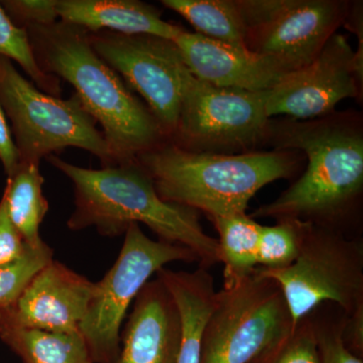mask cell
<instances>
[{
  "label": "cell",
  "mask_w": 363,
  "mask_h": 363,
  "mask_svg": "<svg viewBox=\"0 0 363 363\" xmlns=\"http://www.w3.org/2000/svg\"><path fill=\"white\" fill-rule=\"evenodd\" d=\"M279 150L304 152L303 175L252 218L300 219L350 238L363 193V133L358 118L269 121L267 140Z\"/></svg>",
  "instance_id": "obj_1"
},
{
  "label": "cell",
  "mask_w": 363,
  "mask_h": 363,
  "mask_svg": "<svg viewBox=\"0 0 363 363\" xmlns=\"http://www.w3.org/2000/svg\"><path fill=\"white\" fill-rule=\"evenodd\" d=\"M47 161L73 184L75 209L67 221L71 230L95 227L102 236L116 238L133 224H143L160 240L192 250L199 267L208 269L220 262L218 241L205 233L198 211L162 200L138 162L92 169L54 155Z\"/></svg>",
  "instance_id": "obj_2"
},
{
  "label": "cell",
  "mask_w": 363,
  "mask_h": 363,
  "mask_svg": "<svg viewBox=\"0 0 363 363\" xmlns=\"http://www.w3.org/2000/svg\"><path fill=\"white\" fill-rule=\"evenodd\" d=\"M23 28L40 68L70 83L86 111L102 126L116 164L135 161L168 140L150 109L98 56L87 30L62 21Z\"/></svg>",
  "instance_id": "obj_3"
},
{
  "label": "cell",
  "mask_w": 363,
  "mask_h": 363,
  "mask_svg": "<svg viewBox=\"0 0 363 363\" xmlns=\"http://www.w3.org/2000/svg\"><path fill=\"white\" fill-rule=\"evenodd\" d=\"M164 201L204 212L210 219L247 213L260 189L290 179L297 152L274 150L240 154L191 152L166 140L135 160Z\"/></svg>",
  "instance_id": "obj_4"
},
{
  "label": "cell",
  "mask_w": 363,
  "mask_h": 363,
  "mask_svg": "<svg viewBox=\"0 0 363 363\" xmlns=\"http://www.w3.org/2000/svg\"><path fill=\"white\" fill-rule=\"evenodd\" d=\"M294 327L281 286L255 269L215 293L203 332L201 363H266Z\"/></svg>",
  "instance_id": "obj_5"
},
{
  "label": "cell",
  "mask_w": 363,
  "mask_h": 363,
  "mask_svg": "<svg viewBox=\"0 0 363 363\" xmlns=\"http://www.w3.org/2000/svg\"><path fill=\"white\" fill-rule=\"evenodd\" d=\"M0 105L11 121L21 162L40 164L43 157L73 147L94 155L104 167L116 164L104 133L77 95L62 100L43 92L4 56Z\"/></svg>",
  "instance_id": "obj_6"
},
{
  "label": "cell",
  "mask_w": 363,
  "mask_h": 363,
  "mask_svg": "<svg viewBox=\"0 0 363 363\" xmlns=\"http://www.w3.org/2000/svg\"><path fill=\"white\" fill-rule=\"evenodd\" d=\"M116 262L95 291L79 333L93 363H118L124 318L143 286L166 264L198 262L192 250L164 240H152L138 224L126 230Z\"/></svg>",
  "instance_id": "obj_7"
},
{
  "label": "cell",
  "mask_w": 363,
  "mask_h": 363,
  "mask_svg": "<svg viewBox=\"0 0 363 363\" xmlns=\"http://www.w3.org/2000/svg\"><path fill=\"white\" fill-rule=\"evenodd\" d=\"M257 271L279 284L294 319L307 316L323 303L346 315L363 307V240L310 224L297 259L283 269Z\"/></svg>",
  "instance_id": "obj_8"
},
{
  "label": "cell",
  "mask_w": 363,
  "mask_h": 363,
  "mask_svg": "<svg viewBox=\"0 0 363 363\" xmlns=\"http://www.w3.org/2000/svg\"><path fill=\"white\" fill-rule=\"evenodd\" d=\"M269 90L219 87L182 71L181 107L171 142L198 152L233 154L266 142Z\"/></svg>",
  "instance_id": "obj_9"
},
{
  "label": "cell",
  "mask_w": 363,
  "mask_h": 363,
  "mask_svg": "<svg viewBox=\"0 0 363 363\" xmlns=\"http://www.w3.org/2000/svg\"><path fill=\"white\" fill-rule=\"evenodd\" d=\"M238 1L247 28L245 48L281 59L296 70L316 58L351 9L342 0Z\"/></svg>",
  "instance_id": "obj_10"
},
{
  "label": "cell",
  "mask_w": 363,
  "mask_h": 363,
  "mask_svg": "<svg viewBox=\"0 0 363 363\" xmlns=\"http://www.w3.org/2000/svg\"><path fill=\"white\" fill-rule=\"evenodd\" d=\"M89 40L98 56L142 95L171 140L180 113L182 71L185 66L175 42L106 30L89 33Z\"/></svg>",
  "instance_id": "obj_11"
},
{
  "label": "cell",
  "mask_w": 363,
  "mask_h": 363,
  "mask_svg": "<svg viewBox=\"0 0 363 363\" xmlns=\"http://www.w3.org/2000/svg\"><path fill=\"white\" fill-rule=\"evenodd\" d=\"M362 82L348 40L334 33L311 63L269 90L267 116L304 121L329 116L345 98L359 96Z\"/></svg>",
  "instance_id": "obj_12"
},
{
  "label": "cell",
  "mask_w": 363,
  "mask_h": 363,
  "mask_svg": "<svg viewBox=\"0 0 363 363\" xmlns=\"http://www.w3.org/2000/svg\"><path fill=\"white\" fill-rule=\"evenodd\" d=\"M95 283L52 259L32 279L20 298L0 311V325L56 333H79Z\"/></svg>",
  "instance_id": "obj_13"
},
{
  "label": "cell",
  "mask_w": 363,
  "mask_h": 363,
  "mask_svg": "<svg viewBox=\"0 0 363 363\" xmlns=\"http://www.w3.org/2000/svg\"><path fill=\"white\" fill-rule=\"evenodd\" d=\"M184 64L200 80L219 87L271 90L295 68L276 57L257 54L183 30L174 40Z\"/></svg>",
  "instance_id": "obj_14"
},
{
  "label": "cell",
  "mask_w": 363,
  "mask_h": 363,
  "mask_svg": "<svg viewBox=\"0 0 363 363\" xmlns=\"http://www.w3.org/2000/svg\"><path fill=\"white\" fill-rule=\"evenodd\" d=\"M181 332L175 300L161 279H150L121 331L118 363H176Z\"/></svg>",
  "instance_id": "obj_15"
},
{
  "label": "cell",
  "mask_w": 363,
  "mask_h": 363,
  "mask_svg": "<svg viewBox=\"0 0 363 363\" xmlns=\"http://www.w3.org/2000/svg\"><path fill=\"white\" fill-rule=\"evenodd\" d=\"M60 21L89 33L149 35L174 40L183 28L162 20L156 7L136 0H57Z\"/></svg>",
  "instance_id": "obj_16"
},
{
  "label": "cell",
  "mask_w": 363,
  "mask_h": 363,
  "mask_svg": "<svg viewBox=\"0 0 363 363\" xmlns=\"http://www.w3.org/2000/svg\"><path fill=\"white\" fill-rule=\"evenodd\" d=\"M157 277L171 293L181 319V344L176 363H201L202 337L216 290L207 269L193 272L162 269Z\"/></svg>",
  "instance_id": "obj_17"
},
{
  "label": "cell",
  "mask_w": 363,
  "mask_h": 363,
  "mask_svg": "<svg viewBox=\"0 0 363 363\" xmlns=\"http://www.w3.org/2000/svg\"><path fill=\"white\" fill-rule=\"evenodd\" d=\"M0 339L23 363H93L80 333H56L0 325Z\"/></svg>",
  "instance_id": "obj_18"
},
{
  "label": "cell",
  "mask_w": 363,
  "mask_h": 363,
  "mask_svg": "<svg viewBox=\"0 0 363 363\" xmlns=\"http://www.w3.org/2000/svg\"><path fill=\"white\" fill-rule=\"evenodd\" d=\"M44 182L40 164L21 162L13 175L7 177L4 189L11 221L30 247L44 241L40 238V226L49 211V203L43 194Z\"/></svg>",
  "instance_id": "obj_19"
},
{
  "label": "cell",
  "mask_w": 363,
  "mask_h": 363,
  "mask_svg": "<svg viewBox=\"0 0 363 363\" xmlns=\"http://www.w3.org/2000/svg\"><path fill=\"white\" fill-rule=\"evenodd\" d=\"M218 233L220 262L224 264L223 286L247 278L257 267L262 224L247 213L211 219Z\"/></svg>",
  "instance_id": "obj_20"
},
{
  "label": "cell",
  "mask_w": 363,
  "mask_h": 363,
  "mask_svg": "<svg viewBox=\"0 0 363 363\" xmlns=\"http://www.w3.org/2000/svg\"><path fill=\"white\" fill-rule=\"evenodd\" d=\"M207 39L245 47L247 28L238 0H162Z\"/></svg>",
  "instance_id": "obj_21"
},
{
  "label": "cell",
  "mask_w": 363,
  "mask_h": 363,
  "mask_svg": "<svg viewBox=\"0 0 363 363\" xmlns=\"http://www.w3.org/2000/svg\"><path fill=\"white\" fill-rule=\"evenodd\" d=\"M310 222L284 218L272 226H262L259 234L257 267L283 269L297 259Z\"/></svg>",
  "instance_id": "obj_22"
},
{
  "label": "cell",
  "mask_w": 363,
  "mask_h": 363,
  "mask_svg": "<svg viewBox=\"0 0 363 363\" xmlns=\"http://www.w3.org/2000/svg\"><path fill=\"white\" fill-rule=\"evenodd\" d=\"M0 56L6 57L16 62L32 79L33 84L48 94L55 95L61 92L59 79L45 73L40 68L26 28L14 25L0 6Z\"/></svg>",
  "instance_id": "obj_23"
},
{
  "label": "cell",
  "mask_w": 363,
  "mask_h": 363,
  "mask_svg": "<svg viewBox=\"0 0 363 363\" xmlns=\"http://www.w3.org/2000/svg\"><path fill=\"white\" fill-rule=\"evenodd\" d=\"M321 363H363L343 342L346 313L334 303H323L311 313Z\"/></svg>",
  "instance_id": "obj_24"
},
{
  "label": "cell",
  "mask_w": 363,
  "mask_h": 363,
  "mask_svg": "<svg viewBox=\"0 0 363 363\" xmlns=\"http://www.w3.org/2000/svg\"><path fill=\"white\" fill-rule=\"evenodd\" d=\"M54 257L45 241L37 247L28 245L18 259L0 266V311L9 309L20 298L33 277Z\"/></svg>",
  "instance_id": "obj_25"
},
{
  "label": "cell",
  "mask_w": 363,
  "mask_h": 363,
  "mask_svg": "<svg viewBox=\"0 0 363 363\" xmlns=\"http://www.w3.org/2000/svg\"><path fill=\"white\" fill-rule=\"evenodd\" d=\"M266 363H321L310 314L296 322L291 335Z\"/></svg>",
  "instance_id": "obj_26"
},
{
  "label": "cell",
  "mask_w": 363,
  "mask_h": 363,
  "mask_svg": "<svg viewBox=\"0 0 363 363\" xmlns=\"http://www.w3.org/2000/svg\"><path fill=\"white\" fill-rule=\"evenodd\" d=\"M0 6L14 25L50 26L57 23V0H4Z\"/></svg>",
  "instance_id": "obj_27"
},
{
  "label": "cell",
  "mask_w": 363,
  "mask_h": 363,
  "mask_svg": "<svg viewBox=\"0 0 363 363\" xmlns=\"http://www.w3.org/2000/svg\"><path fill=\"white\" fill-rule=\"evenodd\" d=\"M28 245L23 240L9 214L6 197L0 200V266L18 259Z\"/></svg>",
  "instance_id": "obj_28"
},
{
  "label": "cell",
  "mask_w": 363,
  "mask_h": 363,
  "mask_svg": "<svg viewBox=\"0 0 363 363\" xmlns=\"http://www.w3.org/2000/svg\"><path fill=\"white\" fill-rule=\"evenodd\" d=\"M0 162L7 177L13 175L21 164V156L13 138L6 116L0 105Z\"/></svg>",
  "instance_id": "obj_29"
},
{
  "label": "cell",
  "mask_w": 363,
  "mask_h": 363,
  "mask_svg": "<svg viewBox=\"0 0 363 363\" xmlns=\"http://www.w3.org/2000/svg\"><path fill=\"white\" fill-rule=\"evenodd\" d=\"M343 342L346 347L357 355L363 357V307L358 308L352 314L346 315L344 320Z\"/></svg>",
  "instance_id": "obj_30"
},
{
  "label": "cell",
  "mask_w": 363,
  "mask_h": 363,
  "mask_svg": "<svg viewBox=\"0 0 363 363\" xmlns=\"http://www.w3.org/2000/svg\"><path fill=\"white\" fill-rule=\"evenodd\" d=\"M362 4H351L350 13H348L347 18H346L344 26L348 28V30H352L357 33L358 39L357 51L354 52L355 54V65H357L358 76L363 80V20H362Z\"/></svg>",
  "instance_id": "obj_31"
}]
</instances>
